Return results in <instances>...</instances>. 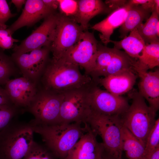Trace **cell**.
Here are the masks:
<instances>
[{
    "label": "cell",
    "mask_w": 159,
    "mask_h": 159,
    "mask_svg": "<svg viewBox=\"0 0 159 159\" xmlns=\"http://www.w3.org/2000/svg\"><path fill=\"white\" fill-rule=\"evenodd\" d=\"M44 3L48 8L55 11L59 6L58 0H42Z\"/></svg>",
    "instance_id": "37"
},
{
    "label": "cell",
    "mask_w": 159,
    "mask_h": 159,
    "mask_svg": "<svg viewBox=\"0 0 159 159\" xmlns=\"http://www.w3.org/2000/svg\"><path fill=\"white\" fill-rule=\"evenodd\" d=\"M104 149L88 124L87 131L69 152L65 159H101Z\"/></svg>",
    "instance_id": "15"
},
{
    "label": "cell",
    "mask_w": 159,
    "mask_h": 159,
    "mask_svg": "<svg viewBox=\"0 0 159 159\" xmlns=\"http://www.w3.org/2000/svg\"><path fill=\"white\" fill-rule=\"evenodd\" d=\"M102 158L101 159H102Z\"/></svg>",
    "instance_id": "43"
},
{
    "label": "cell",
    "mask_w": 159,
    "mask_h": 159,
    "mask_svg": "<svg viewBox=\"0 0 159 159\" xmlns=\"http://www.w3.org/2000/svg\"><path fill=\"white\" fill-rule=\"evenodd\" d=\"M63 95L56 94L42 89L29 107L34 116L33 121L42 124L59 122L60 107Z\"/></svg>",
    "instance_id": "8"
},
{
    "label": "cell",
    "mask_w": 159,
    "mask_h": 159,
    "mask_svg": "<svg viewBox=\"0 0 159 159\" xmlns=\"http://www.w3.org/2000/svg\"><path fill=\"white\" fill-rule=\"evenodd\" d=\"M91 84L63 95L59 122L86 123L92 112L89 96V88Z\"/></svg>",
    "instance_id": "7"
},
{
    "label": "cell",
    "mask_w": 159,
    "mask_h": 159,
    "mask_svg": "<svg viewBox=\"0 0 159 159\" xmlns=\"http://www.w3.org/2000/svg\"><path fill=\"white\" fill-rule=\"evenodd\" d=\"M55 12L47 7L42 0H26L21 14L8 29L12 34L19 29L31 26Z\"/></svg>",
    "instance_id": "17"
},
{
    "label": "cell",
    "mask_w": 159,
    "mask_h": 159,
    "mask_svg": "<svg viewBox=\"0 0 159 159\" xmlns=\"http://www.w3.org/2000/svg\"><path fill=\"white\" fill-rule=\"evenodd\" d=\"M86 123L96 135L100 136L106 152L116 158H122L121 116L105 115L92 111Z\"/></svg>",
    "instance_id": "5"
},
{
    "label": "cell",
    "mask_w": 159,
    "mask_h": 159,
    "mask_svg": "<svg viewBox=\"0 0 159 159\" xmlns=\"http://www.w3.org/2000/svg\"><path fill=\"white\" fill-rule=\"evenodd\" d=\"M122 159V158H121V159Z\"/></svg>",
    "instance_id": "42"
},
{
    "label": "cell",
    "mask_w": 159,
    "mask_h": 159,
    "mask_svg": "<svg viewBox=\"0 0 159 159\" xmlns=\"http://www.w3.org/2000/svg\"><path fill=\"white\" fill-rule=\"evenodd\" d=\"M129 96L132 102L121 116L123 125L145 145L155 122L157 112L147 105L138 92L133 91Z\"/></svg>",
    "instance_id": "3"
},
{
    "label": "cell",
    "mask_w": 159,
    "mask_h": 159,
    "mask_svg": "<svg viewBox=\"0 0 159 159\" xmlns=\"http://www.w3.org/2000/svg\"><path fill=\"white\" fill-rule=\"evenodd\" d=\"M15 15L11 13L6 0H0V29H6L7 26L5 23Z\"/></svg>",
    "instance_id": "32"
},
{
    "label": "cell",
    "mask_w": 159,
    "mask_h": 159,
    "mask_svg": "<svg viewBox=\"0 0 159 159\" xmlns=\"http://www.w3.org/2000/svg\"><path fill=\"white\" fill-rule=\"evenodd\" d=\"M30 124L11 122L0 131V159H23L34 141Z\"/></svg>",
    "instance_id": "4"
},
{
    "label": "cell",
    "mask_w": 159,
    "mask_h": 159,
    "mask_svg": "<svg viewBox=\"0 0 159 159\" xmlns=\"http://www.w3.org/2000/svg\"><path fill=\"white\" fill-rule=\"evenodd\" d=\"M142 159H159V146L151 153L144 157Z\"/></svg>",
    "instance_id": "38"
},
{
    "label": "cell",
    "mask_w": 159,
    "mask_h": 159,
    "mask_svg": "<svg viewBox=\"0 0 159 159\" xmlns=\"http://www.w3.org/2000/svg\"><path fill=\"white\" fill-rule=\"evenodd\" d=\"M137 29L146 44L159 42V14L154 9L146 22Z\"/></svg>",
    "instance_id": "23"
},
{
    "label": "cell",
    "mask_w": 159,
    "mask_h": 159,
    "mask_svg": "<svg viewBox=\"0 0 159 159\" xmlns=\"http://www.w3.org/2000/svg\"><path fill=\"white\" fill-rule=\"evenodd\" d=\"M81 124L58 122L46 125L32 121L29 124L33 132L41 135L45 146L57 158L65 159L87 130V124L82 127Z\"/></svg>",
    "instance_id": "2"
},
{
    "label": "cell",
    "mask_w": 159,
    "mask_h": 159,
    "mask_svg": "<svg viewBox=\"0 0 159 159\" xmlns=\"http://www.w3.org/2000/svg\"><path fill=\"white\" fill-rule=\"evenodd\" d=\"M49 47L24 53L14 52L11 58L25 77L37 82L49 61Z\"/></svg>",
    "instance_id": "11"
},
{
    "label": "cell",
    "mask_w": 159,
    "mask_h": 159,
    "mask_svg": "<svg viewBox=\"0 0 159 159\" xmlns=\"http://www.w3.org/2000/svg\"><path fill=\"white\" fill-rule=\"evenodd\" d=\"M57 14L53 13L44 18L41 25L21 44L15 46L14 52L24 53L50 46L56 25Z\"/></svg>",
    "instance_id": "12"
},
{
    "label": "cell",
    "mask_w": 159,
    "mask_h": 159,
    "mask_svg": "<svg viewBox=\"0 0 159 159\" xmlns=\"http://www.w3.org/2000/svg\"><path fill=\"white\" fill-rule=\"evenodd\" d=\"M115 50L114 48H110L98 43L95 65L89 74L93 80H95L102 76L103 73L109 64Z\"/></svg>",
    "instance_id": "26"
},
{
    "label": "cell",
    "mask_w": 159,
    "mask_h": 159,
    "mask_svg": "<svg viewBox=\"0 0 159 159\" xmlns=\"http://www.w3.org/2000/svg\"><path fill=\"white\" fill-rule=\"evenodd\" d=\"M93 81L89 88L92 111L105 115L121 116L130 106L127 100L102 90Z\"/></svg>",
    "instance_id": "9"
},
{
    "label": "cell",
    "mask_w": 159,
    "mask_h": 159,
    "mask_svg": "<svg viewBox=\"0 0 159 159\" xmlns=\"http://www.w3.org/2000/svg\"><path fill=\"white\" fill-rule=\"evenodd\" d=\"M84 31L73 19L57 13L56 25L49 46L52 58L58 59L64 57L77 43Z\"/></svg>",
    "instance_id": "6"
},
{
    "label": "cell",
    "mask_w": 159,
    "mask_h": 159,
    "mask_svg": "<svg viewBox=\"0 0 159 159\" xmlns=\"http://www.w3.org/2000/svg\"><path fill=\"white\" fill-rule=\"evenodd\" d=\"M10 31L8 29H0V47L8 49L13 47L14 43L19 40L12 37Z\"/></svg>",
    "instance_id": "33"
},
{
    "label": "cell",
    "mask_w": 159,
    "mask_h": 159,
    "mask_svg": "<svg viewBox=\"0 0 159 159\" xmlns=\"http://www.w3.org/2000/svg\"><path fill=\"white\" fill-rule=\"evenodd\" d=\"M4 89L15 107L28 108L39 91L37 82L24 77L10 80Z\"/></svg>",
    "instance_id": "13"
},
{
    "label": "cell",
    "mask_w": 159,
    "mask_h": 159,
    "mask_svg": "<svg viewBox=\"0 0 159 159\" xmlns=\"http://www.w3.org/2000/svg\"><path fill=\"white\" fill-rule=\"evenodd\" d=\"M41 77L42 89L60 95L93 82L90 76L81 74L78 65L65 58L50 59Z\"/></svg>",
    "instance_id": "1"
},
{
    "label": "cell",
    "mask_w": 159,
    "mask_h": 159,
    "mask_svg": "<svg viewBox=\"0 0 159 159\" xmlns=\"http://www.w3.org/2000/svg\"><path fill=\"white\" fill-rule=\"evenodd\" d=\"M155 2L154 9L157 14H159V0H154Z\"/></svg>",
    "instance_id": "41"
},
{
    "label": "cell",
    "mask_w": 159,
    "mask_h": 159,
    "mask_svg": "<svg viewBox=\"0 0 159 159\" xmlns=\"http://www.w3.org/2000/svg\"><path fill=\"white\" fill-rule=\"evenodd\" d=\"M137 60L140 68L148 71L159 65V42L146 44Z\"/></svg>",
    "instance_id": "25"
},
{
    "label": "cell",
    "mask_w": 159,
    "mask_h": 159,
    "mask_svg": "<svg viewBox=\"0 0 159 159\" xmlns=\"http://www.w3.org/2000/svg\"><path fill=\"white\" fill-rule=\"evenodd\" d=\"M57 158L45 146H42L34 141L29 150L23 159Z\"/></svg>",
    "instance_id": "28"
},
{
    "label": "cell",
    "mask_w": 159,
    "mask_h": 159,
    "mask_svg": "<svg viewBox=\"0 0 159 159\" xmlns=\"http://www.w3.org/2000/svg\"><path fill=\"white\" fill-rule=\"evenodd\" d=\"M134 69L140 78L138 92L147 100L149 106L157 112L159 108V69L148 72L140 67L137 61Z\"/></svg>",
    "instance_id": "14"
},
{
    "label": "cell",
    "mask_w": 159,
    "mask_h": 159,
    "mask_svg": "<svg viewBox=\"0 0 159 159\" xmlns=\"http://www.w3.org/2000/svg\"><path fill=\"white\" fill-rule=\"evenodd\" d=\"M98 44L93 33L84 31L77 43L63 58L82 67L85 74L89 76L95 65Z\"/></svg>",
    "instance_id": "10"
},
{
    "label": "cell",
    "mask_w": 159,
    "mask_h": 159,
    "mask_svg": "<svg viewBox=\"0 0 159 159\" xmlns=\"http://www.w3.org/2000/svg\"><path fill=\"white\" fill-rule=\"evenodd\" d=\"M130 5L125 20L119 29L121 38L127 36L129 32L143 24V21L149 18L152 11L151 10L145 9L141 5Z\"/></svg>",
    "instance_id": "20"
},
{
    "label": "cell",
    "mask_w": 159,
    "mask_h": 159,
    "mask_svg": "<svg viewBox=\"0 0 159 159\" xmlns=\"http://www.w3.org/2000/svg\"><path fill=\"white\" fill-rule=\"evenodd\" d=\"M8 105L12 103L5 89L0 85V105Z\"/></svg>",
    "instance_id": "36"
},
{
    "label": "cell",
    "mask_w": 159,
    "mask_h": 159,
    "mask_svg": "<svg viewBox=\"0 0 159 159\" xmlns=\"http://www.w3.org/2000/svg\"><path fill=\"white\" fill-rule=\"evenodd\" d=\"M130 5H141L145 9L152 10L154 8V0H128Z\"/></svg>",
    "instance_id": "34"
},
{
    "label": "cell",
    "mask_w": 159,
    "mask_h": 159,
    "mask_svg": "<svg viewBox=\"0 0 159 159\" xmlns=\"http://www.w3.org/2000/svg\"><path fill=\"white\" fill-rule=\"evenodd\" d=\"M15 70V63L11 57L0 51V85H5Z\"/></svg>",
    "instance_id": "27"
},
{
    "label": "cell",
    "mask_w": 159,
    "mask_h": 159,
    "mask_svg": "<svg viewBox=\"0 0 159 159\" xmlns=\"http://www.w3.org/2000/svg\"><path fill=\"white\" fill-rule=\"evenodd\" d=\"M138 77L134 68H130L94 81L103 86L109 92L121 96L132 89Z\"/></svg>",
    "instance_id": "16"
},
{
    "label": "cell",
    "mask_w": 159,
    "mask_h": 159,
    "mask_svg": "<svg viewBox=\"0 0 159 159\" xmlns=\"http://www.w3.org/2000/svg\"><path fill=\"white\" fill-rule=\"evenodd\" d=\"M78 8L72 18L79 24L84 31L87 30L89 22L96 16L112 12L105 2L100 0H78Z\"/></svg>",
    "instance_id": "19"
},
{
    "label": "cell",
    "mask_w": 159,
    "mask_h": 159,
    "mask_svg": "<svg viewBox=\"0 0 159 159\" xmlns=\"http://www.w3.org/2000/svg\"><path fill=\"white\" fill-rule=\"evenodd\" d=\"M159 146V119L155 124L147 138L143 157L148 155Z\"/></svg>",
    "instance_id": "29"
},
{
    "label": "cell",
    "mask_w": 159,
    "mask_h": 159,
    "mask_svg": "<svg viewBox=\"0 0 159 159\" xmlns=\"http://www.w3.org/2000/svg\"><path fill=\"white\" fill-rule=\"evenodd\" d=\"M136 61L125 52L115 48L111 61L102 76L105 77L124 69L133 68Z\"/></svg>",
    "instance_id": "24"
},
{
    "label": "cell",
    "mask_w": 159,
    "mask_h": 159,
    "mask_svg": "<svg viewBox=\"0 0 159 159\" xmlns=\"http://www.w3.org/2000/svg\"><path fill=\"white\" fill-rule=\"evenodd\" d=\"M130 6L128 1L125 5L112 11L105 19L91 27L100 32V38L105 46L110 42L114 30L123 23Z\"/></svg>",
    "instance_id": "18"
},
{
    "label": "cell",
    "mask_w": 159,
    "mask_h": 159,
    "mask_svg": "<svg viewBox=\"0 0 159 159\" xmlns=\"http://www.w3.org/2000/svg\"><path fill=\"white\" fill-rule=\"evenodd\" d=\"M110 42L113 43L114 48L124 49L128 55L135 59H138L140 56L146 44L137 28L131 31L128 36L121 40H110Z\"/></svg>",
    "instance_id": "21"
},
{
    "label": "cell",
    "mask_w": 159,
    "mask_h": 159,
    "mask_svg": "<svg viewBox=\"0 0 159 159\" xmlns=\"http://www.w3.org/2000/svg\"><path fill=\"white\" fill-rule=\"evenodd\" d=\"M60 13L72 18L76 14L78 8V0H58Z\"/></svg>",
    "instance_id": "30"
},
{
    "label": "cell",
    "mask_w": 159,
    "mask_h": 159,
    "mask_svg": "<svg viewBox=\"0 0 159 159\" xmlns=\"http://www.w3.org/2000/svg\"><path fill=\"white\" fill-rule=\"evenodd\" d=\"M26 0H12L11 2L14 4L16 7L17 11H19L22 6L25 4Z\"/></svg>",
    "instance_id": "39"
},
{
    "label": "cell",
    "mask_w": 159,
    "mask_h": 159,
    "mask_svg": "<svg viewBox=\"0 0 159 159\" xmlns=\"http://www.w3.org/2000/svg\"><path fill=\"white\" fill-rule=\"evenodd\" d=\"M122 148L128 159H142L145 145L123 125L122 129Z\"/></svg>",
    "instance_id": "22"
},
{
    "label": "cell",
    "mask_w": 159,
    "mask_h": 159,
    "mask_svg": "<svg viewBox=\"0 0 159 159\" xmlns=\"http://www.w3.org/2000/svg\"><path fill=\"white\" fill-rule=\"evenodd\" d=\"M15 108L12 105H0V131L11 121L15 112Z\"/></svg>",
    "instance_id": "31"
},
{
    "label": "cell",
    "mask_w": 159,
    "mask_h": 159,
    "mask_svg": "<svg viewBox=\"0 0 159 159\" xmlns=\"http://www.w3.org/2000/svg\"><path fill=\"white\" fill-rule=\"evenodd\" d=\"M117 159L113 156L109 154L107 152H106L105 150L103 152V154L102 155V159Z\"/></svg>",
    "instance_id": "40"
},
{
    "label": "cell",
    "mask_w": 159,
    "mask_h": 159,
    "mask_svg": "<svg viewBox=\"0 0 159 159\" xmlns=\"http://www.w3.org/2000/svg\"><path fill=\"white\" fill-rule=\"evenodd\" d=\"M127 2L128 0H106L105 2L112 11L124 6Z\"/></svg>",
    "instance_id": "35"
}]
</instances>
